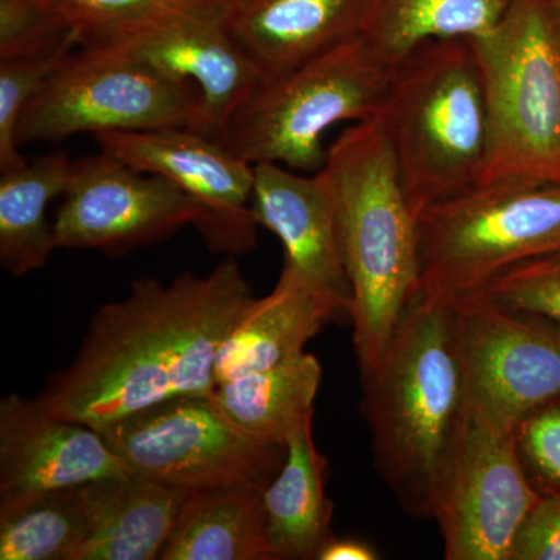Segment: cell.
Listing matches in <instances>:
<instances>
[{
  "label": "cell",
  "mask_w": 560,
  "mask_h": 560,
  "mask_svg": "<svg viewBox=\"0 0 560 560\" xmlns=\"http://www.w3.org/2000/svg\"><path fill=\"white\" fill-rule=\"evenodd\" d=\"M253 294L241 265L171 283L142 278L92 316L79 353L36 400L50 415L101 431L160 401L210 396L217 355Z\"/></svg>",
  "instance_id": "1"
},
{
  "label": "cell",
  "mask_w": 560,
  "mask_h": 560,
  "mask_svg": "<svg viewBox=\"0 0 560 560\" xmlns=\"http://www.w3.org/2000/svg\"><path fill=\"white\" fill-rule=\"evenodd\" d=\"M361 385L375 470L408 515L433 518L470 420L455 302L418 291Z\"/></svg>",
  "instance_id": "2"
},
{
  "label": "cell",
  "mask_w": 560,
  "mask_h": 560,
  "mask_svg": "<svg viewBox=\"0 0 560 560\" xmlns=\"http://www.w3.org/2000/svg\"><path fill=\"white\" fill-rule=\"evenodd\" d=\"M360 378L381 363L419 291L418 219L382 121H357L327 149Z\"/></svg>",
  "instance_id": "3"
},
{
  "label": "cell",
  "mask_w": 560,
  "mask_h": 560,
  "mask_svg": "<svg viewBox=\"0 0 560 560\" xmlns=\"http://www.w3.org/2000/svg\"><path fill=\"white\" fill-rule=\"evenodd\" d=\"M377 119L416 219L480 183L489 109L471 39L430 40L397 62Z\"/></svg>",
  "instance_id": "4"
},
{
  "label": "cell",
  "mask_w": 560,
  "mask_h": 560,
  "mask_svg": "<svg viewBox=\"0 0 560 560\" xmlns=\"http://www.w3.org/2000/svg\"><path fill=\"white\" fill-rule=\"evenodd\" d=\"M393 66L363 36L264 79L228 125L223 145L249 164L316 173L324 135L341 121L377 119Z\"/></svg>",
  "instance_id": "5"
},
{
  "label": "cell",
  "mask_w": 560,
  "mask_h": 560,
  "mask_svg": "<svg viewBox=\"0 0 560 560\" xmlns=\"http://www.w3.org/2000/svg\"><path fill=\"white\" fill-rule=\"evenodd\" d=\"M419 293L455 301L500 272L560 253V184L482 180L418 219Z\"/></svg>",
  "instance_id": "6"
},
{
  "label": "cell",
  "mask_w": 560,
  "mask_h": 560,
  "mask_svg": "<svg viewBox=\"0 0 560 560\" xmlns=\"http://www.w3.org/2000/svg\"><path fill=\"white\" fill-rule=\"evenodd\" d=\"M489 109L482 180L560 184V28L551 0H515L495 31L471 39Z\"/></svg>",
  "instance_id": "7"
},
{
  "label": "cell",
  "mask_w": 560,
  "mask_h": 560,
  "mask_svg": "<svg viewBox=\"0 0 560 560\" xmlns=\"http://www.w3.org/2000/svg\"><path fill=\"white\" fill-rule=\"evenodd\" d=\"M132 475L184 490L257 486L282 469L287 447L250 440L210 396L160 401L101 430Z\"/></svg>",
  "instance_id": "8"
},
{
  "label": "cell",
  "mask_w": 560,
  "mask_h": 560,
  "mask_svg": "<svg viewBox=\"0 0 560 560\" xmlns=\"http://www.w3.org/2000/svg\"><path fill=\"white\" fill-rule=\"evenodd\" d=\"M198 92L145 62L98 49L70 54L31 98L20 145L106 131L190 128Z\"/></svg>",
  "instance_id": "9"
},
{
  "label": "cell",
  "mask_w": 560,
  "mask_h": 560,
  "mask_svg": "<svg viewBox=\"0 0 560 560\" xmlns=\"http://www.w3.org/2000/svg\"><path fill=\"white\" fill-rule=\"evenodd\" d=\"M223 3L183 2L81 46L125 55L198 92L190 130L223 142L264 75L232 35Z\"/></svg>",
  "instance_id": "10"
},
{
  "label": "cell",
  "mask_w": 560,
  "mask_h": 560,
  "mask_svg": "<svg viewBox=\"0 0 560 560\" xmlns=\"http://www.w3.org/2000/svg\"><path fill=\"white\" fill-rule=\"evenodd\" d=\"M453 302L475 422L512 431L526 412L560 396V330L497 307L480 294Z\"/></svg>",
  "instance_id": "11"
},
{
  "label": "cell",
  "mask_w": 560,
  "mask_h": 560,
  "mask_svg": "<svg viewBox=\"0 0 560 560\" xmlns=\"http://www.w3.org/2000/svg\"><path fill=\"white\" fill-rule=\"evenodd\" d=\"M202 223L205 210L171 179L101 151L72 162L54 234L57 248L120 256Z\"/></svg>",
  "instance_id": "12"
},
{
  "label": "cell",
  "mask_w": 560,
  "mask_h": 560,
  "mask_svg": "<svg viewBox=\"0 0 560 560\" xmlns=\"http://www.w3.org/2000/svg\"><path fill=\"white\" fill-rule=\"evenodd\" d=\"M539 497L523 474L512 431L470 418L434 508L444 558L510 560L515 534Z\"/></svg>",
  "instance_id": "13"
},
{
  "label": "cell",
  "mask_w": 560,
  "mask_h": 560,
  "mask_svg": "<svg viewBox=\"0 0 560 560\" xmlns=\"http://www.w3.org/2000/svg\"><path fill=\"white\" fill-rule=\"evenodd\" d=\"M108 153L139 172L171 179L205 210L200 234L210 248L245 254L257 242L250 212L254 165L187 127L94 135Z\"/></svg>",
  "instance_id": "14"
},
{
  "label": "cell",
  "mask_w": 560,
  "mask_h": 560,
  "mask_svg": "<svg viewBox=\"0 0 560 560\" xmlns=\"http://www.w3.org/2000/svg\"><path fill=\"white\" fill-rule=\"evenodd\" d=\"M132 471L101 431L10 394L0 404V499L124 480Z\"/></svg>",
  "instance_id": "15"
},
{
  "label": "cell",
  "mask_w": 560,
  "mask_h": 560,
  "mask_svg": "<svg viewBox=\"0 0 560 560\" xmlns=\"http://www.w3.org/2000/svg\"><path fill=\"white\" fill-rule=\"evenodd\" d=\"M250 212L285 250V264L320 289L348 302L350 287L342 260L337 200L324 167L298 175L272 162L254 164Z\"/></svg>",
  "instance_id": "16"
},
{
  "label": "cell",
  "mask_w": 560,
  "mask_h": 560,
  "mask_svg": "<svg viewBox=\"0 0 560 560\" xmlns=\"http://www.w3.org/2000/svg\"><path fill=\"white\" fill-rule=\"evenodd\" d=\"M345 313L349 315L348 302L283 265L275 290L246 305L221 345L215 385L300 357L312 338Z\"/></svg>",
  "instance_id": "17"
},
{
  "label": "cell",
  "mask_w": 560,
  "mask_h": 560,
  "mask_svg": "<svg viewBox=\"0 0 560 560\" xmlns=\"http://www.w3.org/2000/svg\"><path fill=\"white\" fill-rule=\"evenodd\" d=\"M374 0H231L228 27L264 79L363 35Z\"/></svg>",
  "instance_id": "18"
},
{
  "label": "cell",
  "mask_w": 560,
  "mask_h": 560,
  "mask_svg": "<svg viewBox=\"0 0 560 560\" xmlns=\"http://www.w3.org/2000/svg\"><path fill=\"white\" fill-rule=\"evenodd\" d=\"M189 495L138 475L97 482L90 534L69 560L160 559Z\"/></svg>",
  "instance_id": "19"
},
{
  "label": "cell",
  "mask_w": 560,
  "mask_h": 560,
  "mask_svg": "<svg viewBox=\"0 0 560 560\" xmlns=\"http://www.w3.org/2000/svg\"><path fill=\"white\" fill-rule=\"evenodd\" d=\"M327 459L313 440V418L291 434L287 458L264 490L272 560L318 559L334 539V503L326 493Z\"/></svg>",
  "instance_id": "20"
},
{
  "label": "cell",
  "mask_w": 560,
  "mask_h": 560,
  "mask_svg": "<svg viewBox=\"0 0 560 560\" xmlns=\"http://www.w3.org/2000/svg\"><path fill=\"white\" fill-rule=\"evenodd\" d=\"M264 488L237 486L190 493L162 560H272Z\"/></svg>",
  "instance_id": "21"
},
{
  "label": "cell",
  "mask_w": 560,
  "mask_h": 560,
  "mask_svg": "<svg viewBox=\"0 0 560 560\" xmlns=\"http://www.w3.org/2000/svg\"><path fill=\"white\" fill-rule=\"evenodd\" d=\"M320 378L318 359L304 352L270 370L223 383L212 397L232 425L250 440L287 447L291 434L313 418Z\"/></svg>",
  "instance_id": "22"
},
{
  "label": "cell",
  "mask_w": 560,
  "mask_h": 560,
  "mask_svg": "<svg viewBox=\"0 0 560 560\" xmlns=\"http://www.w3.org/2000/svg\"><path fill=\"white\" fill-rule=\"evenodd\" d=\"M72 161L65 151L0 176V265L14 278L46 267L57 249L47 208L68 187Z\"/></svg>",
  "instance_id": "23"
},
{
  "label": "cell",
  "mask_w": 560,
  "mask_h": 560,
  "mask_svg": "<svg viewBox=\"0 0 560 560\" xmlns=\"http://www.w3.org/2000/svg\"><path fill=\"white\" fill-rule=\"evenodd\" d=\"M515 0H374L363 38L396 66L422 44L495 31Z\"/></svg>",
  "instance_id": "24"
},
{
  "label": "cell",
  "mask_w": 560,
  "mask_h": 560,
  "mask_svg": "<svg viewBox=\"0 0 560 560\" xmlns=\"http://www.w3.org/2000/svg\"><path fill=\"white\" fill-rule=\"evenodd\" d=\"M97 482L0 499V559L69 560L94 521Z\"/></svg>",
  "instance_id": "25"
},
{
  "label": "cell",
  "mask_w": 560,
  "mask_h": 560,
  "mask_svg": "<svg viewBox=\"0 0 560 560\" xmlns=\"http://www.w3.org/2000/svg\"><path fill=\"white\" fill-rule=\"evenodd\" d=\"M80 46L51 0H0V61L70 54Z\"/></svg>",
  "instance_id": "26"
},
{
  "label": "cell",
  "mask_w": 560,
  "mask_h": 560,
  "mask_svg": "<svg viewBox=\"0 0 560 560\" xmlns=\"http://www.w3.org/2000/svg\"><path fill=\"white\" fill-rule=\"evenodd\" d=\"M471 294L560 330V253L521 261Z\"/></svg>",
  "instance_id": "27"
},
{
  "label": "cell",
  "mask_w": 560,
  "mask_h": 560,
  "mask_svg": "<svg viewBox=\"0 0 560 560\" xmlns=\"http://www.w3.org/2000/svg\"><path fill=\"white\" fill-rule=\"evenodd\" d=\"M70 54L0 61V172L16 171L27 164L18 142L22 113L44 81Z\"/></svg>",
  "instance_id": "28"
},
{
  "label": "cell",
  "mask_w": 560,
  "mask_h": 560,
  "mask_svg": "<svg viewBox=\"0 0 560 560\" xmlns=\"http://www.w3.org/2000/svg\"><path fill=\"white\" fill-rule=\"evenodd\" d=\"M512 440L530 488L540 497L560 493V396L518 419Z\"/></svg>",
  "instance_id": "29"
},
{
  "label": "cell",
  "mask_w": 560,
  "mask_h": 560,
  "mask_svg": "<svg viewBox=\"0 0 560 560\" xmlns=\"http://www.w3.org/2000/svg\"><path fill=\"white\" fill-rule=\"evenodd\" d=\"M79 36L80 47L124 31L187 0H51ZM190 2V0H189Z\"/></svg>",
  "instance_id": "30"
},
{
  "label": "cell",
  "mask_w": 560,
  "mask_h": 560,
  "mask_svg": "<svg viewBox=\"0 0 560 560\" xmlns=\"http://www.w3.org/2000/svg\"><path fill=\"white\" fill-rule=\"evenodd\" d=\"M510 560H560V493L541 495L515 534Z\"/></svg>",
  "instance_id": "31"
},
{
  "label": "cell",
  "mask_w": 560,
  "mask_h": 560,
  "mask_svg": "<svg viewBox=\"0 0 560 560\" xmlns=\"http://www.w3.org/2000/svg\"><path fill=\"white\" fill-rule=\"evenodd\" d=\"M377 551L366 541L359 539H334L327 541L316 560H375Z\"/></svg>",
  "instance_id": "32"
},
{
  "label": "cell",
  "mask_w": 560,
  "mask_h": 560,
  "mask_svg": "<svg viewBox=\"0 0 560 560\" xmlns=\"http://www.w3.org/2000/svg\"><path fill=\"white\" fill-rule=\"evenodd\" d=\"M552 10H555L556 20H558L560 28V0H551Z\"/></svg>",
  "instance_id": "33"
},
{
  "label": "cell",
  "mask_w": 560,
  "mask_h": 560,
  "mask_svg": "<svg viewBox=\"0 0 560 560\" xmlns=\"http://www.w3.org/2000/svg\"><path fill=\"white\" fill-rule=\"evenodd\" d=\"M190 2H201V3H223V5H226V3H230L231 0H190Z\"/></svg>",
  "instance_id": "34"
}]
</instances>
